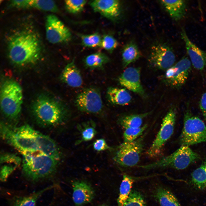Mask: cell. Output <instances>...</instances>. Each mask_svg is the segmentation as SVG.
<instances>
[{
    "label": "cell",
    "instance_id": "obj_1",
    "mask_svg": "<svg viewBox=\"0 0 206 206\" xmlns=\"http://www.w3.org/2000/svg\"><path fill=\"white\" fill-rule=\"evenodd\" d=\"M8 48L10 60L19 65L34 63L39 59L41 52L38 37L34 33L27 30L12 35L8 43Z\"/></svg>",
    "mask_w": 206,
    "mask_h": 206
},
{
    "label": "cell",
    "instance_id": "obj_2",
    "mask_svg": "<svg viewBox=\"0 0 206 206\" xmlns=\"http://www.w3.org/2000/svg\"><path fill=\"white\" fill-rule=\"evenodd\" d=\"M0 133L3 140L22 154L40 152L43 134L28 124L17 127L2 122L0 125Z\"/></svg>",
    "mask_w": 206,
    "mask_h": 206
},
{
    "label": "cell",
    "instance_id": "obj_3",
    "mask_svg": "<svg viewBox=\"0 0 206 206\" xmlns=\"http://www.w3.org/2000/svg\"><path fill=\"white\" fill-rule=\"evenodd\" d=\"M22 154V172L27 180L37 182L51 177L56 172L59 160L39 152Z\"/></svg>",
    "mask_w": 206,
    "mask_h": 206
},
{
    "label": "cell",
    "instance_id": "obj_4",
    "mask_svg": "<svg viewBox=\"0 0 206 206\" xmlns=\"http://www.w3.org/2000/svg\"><path fill=\"white\" fill-rule=\"evenodd\" d=\"M59 102L45 95L35 99L32 106V114L37 124L43 127H53L61 124L66 111Z\"/></svg>",
    "mask_w": 206,
    "mask_h": 206
},
{
    "label": "cell",
    "instance_id": "obj_5",
    "mask_svg": "<svg viewBox=\"0 0 206 206\" xmlns=\"http://www.w3.org/2000/svg\"><path fill=\"white\" fill-rule=\"evenodd\" d=\"M22 91L16 82L7 80L3 84L1 90V106L5 116L15 120L19 117L23 102Z\"/></svg>",
    "mask_w": 206,
    "mask_h": 206
},
{
    "label": "cell",
    "instance_id": "obj_6",
    "mask_svg": "<svg viewBox=\"0 0 206 206\" xmlns=\"http://www.w3.org/2000/svg\"><path fill=\"white\" fill-rule=\"evenodd\" d=\"M200 158L199 155L193 151L189 146H181L173 153L158 161L138 167L148 170L166 168L183 170Z\"/></svg>",
    "mask_w": 206,
    "mask_h": 206
},
{
    "label": "cell",
    "instance_id": "obj_7",
    "mask_svg": "<svg viewBox=\"0 0 206 206\" xmlns=\"http://www.w3.org/2000/svg\"><path fill=\"white\" fill-rule=\"evenodd\" d=\"M206 141V125L187 110L184 116L183 126L179 138L181 146H189Z\"/></svg>",
    "mask_w": 206,
    "mask_h": 206
},
{
    "label": "cell",
    "instance_id": "obj_8",
    "mask_svg": "<svg viewBox=\"0 0 206 206\" xmlns=\"http://www.w3.org/2000/svg\"><path fill=\"white\" fill-rule=\"evenodd\" d=\"M143 136L132 142H124L118 147L114 157V161L125 167L134 166L139 162L143 147Z\"/></svg>",
    "mask_w": 206,
    "mask_h": 206
},
{
    "label": "cell",
    "instance_id": "obj_9",
    "mask_svg": "<svg viewBox=\"0 0 206 206\" xmlns=\"http://www.w3.org/2000/svg\"><path fill=\"white\" fill-rule=\"evenodd\" d=\"M176 117L175 109L171 108L163 118L160 129L147 151L149 157H155L161 154L163 147L173 133Z\"/></svg>",
    "mask_w": 206,
    "mask_h": 206
},
{
    "label": "cell",
    "instance_id": "obj_10",
    "mask_svg": "<svg viewBox=\"0 0 206 206\" xmlns=\"http://www.w3.org/2000/svg\"><path fill=\"white\" fill-rule=\"evenodd\" d=\"M175 59L172 48L166 44L159 43L151 47L148 60L153 67L164 70L172 66Z\"/></svg>",
    "mask_w": 206,
    "mask_h": 206
},
{
    "label": "cell",
    "instance_id": "obj_11",
    "mask_svg": "<svg viewBox=\"0 0 206 206\" xmlns=\"http://www.w3.org/2000/svg\"><path fill=\"white\" fill-rule=\"evenodd\" d=\"M45 30L46 38L52 43L66 42L71 39V34L68 28L54 15L47 17Z\"/></svg>",
    "mask_w": 206,
    "mask_h": 206
},
{
    "label": "cell",
    "instance_id": "obj_12",
    "mask_svg": "<svg viewBox=\"0 0 206 206\" xmlns=\"http://www.w3.org/2000/svg\"><path fill=\"white\" fill-rule=\"evenodd\" d=\"M75 103L79 110L89 113H98L103 108L100 94L94 88H87L81 92L77 96Z\"/></svg>",
    "mask_w": 206,
    "mask_h": 206
},
{
    "label": "cell",
    "instance_id": "obj_13",
    "mask_svg": "<svg viewBox=\"0 0 206 206\" xmlns=\"http://www.w3.org/2000/svg\"><path fill=\"white\" fill-rule=\"evenodd\" d=\"M90 4L95 12L112 20L118 19L121 14V4L118 0H94Z\"/></svg>",
    "mask_w": 206,
    "mask_h": 206
},
{
    "label": "cell",
    "instance_id": "obj_14",
    "mask_svg": "<svg viewBox=\"0 0 206 206\" xmlns=\"http://www.w3.org/2000/svg\"><path fill=\"white\" fill-rule=\"evenodd\" d=\"M140 69L130 67L126 68L119 76V84L128 90L143 96L144 94L140 80Z\"/></svg>",
    "mask_w": 206,
    "mask_h": 206
},
{
    "label": "cell",
    "instance_id": "obj_15",
    "mask_svg": "<svg viewBox=\"0 0 206 206\" xmlns=\"http://www.w3.org/2000/svg\"><path fill=\"white\" fill-rule=\"evenodd\" d=\"M181 34L193 66L198 70H203L206 67V52L200 49L191 41L183 29L182 30Z\"/></svg>",
    "mask_w": 206,
    "mask_h": 206
},
{
    "label": "cell",
    "instance_id": "obj_16",
    "mask_svg": "<svg viewBox=\"0 0 206 206\" xmlns=\"http://www.w3.org/2000/svg\"><path fill=\"white\" fill-rule=\"evenodd\" d=\"M191 62L188 58L183 57L174 66L172 76L167 81L171 86L179 88L183 86L187 80L191 69Z\"/></svg>",
    "mask_w": 206,
    "mask_h": 206
},
{
    "label": "cell",
    "instance_id": "obj_17",
    "mask_svg": "<svg viewBox=\"0 0 206 206\" xmlns=\"http://www.w3.org/2000/svg\"><path fill=\"white\" fill-rule=\"evenodd\" d=\"M72 199L77 206L90 203L94 196V192L91 186L83 181H75L72 183Z\"/></svg>",
    "mask_w": 206,
    "mask_h": 206
},
{
    "label": "cell",
    "instance_id": "obj_18",
    "mask_svg": "<svg viewBox=\"0 0 206 206\" xmlns=\"http://www.w3.org/2000/svg\"><path fill=\"white\" fill-rule=\"evenodd\" d=\"M60 79L63 82L71 87L78 88L82 85L83 80L81 75L74 60L65 67L61 73Z\"/></svg>",
    "mask_w": 206,
    "mask_h": 206
},
{
    "label": "cell",
    "instance_id": "obj_19",
    "mask_svg": "<svg viewBox=\"0 0 206 206\" xmlns=\"http://www.w3.org/2000/svg\"><path fill=\"white\" fill-rule=\"evenodd\" d=\"M161 3L170 16L178 21L185 16L186 11V3L184 0H162Z\"/></svg>",
    "mask_w": 206,
    "mask_h": 206
},
{
    "label": "cell",
    "instance_id": "obj_20",
    "mask_svg": "<svg viewBox=\"0 0 206 206\" xmlns=\"http://www.w3.org/2000/svg\"><path fill=\"white\" fill-rule=\"evenodd\" d=\"M107 94L110 102L117 105H128L132 99L130 93L124 88L110 87L108 88Z\"/></svg>",
    "mask_w": 206,
    "mask_h": 206
},
{
    "label": "cell",
    "instance_id": "obj_21",
    "mask_svg": "<svg viewBox=\"0 0 206 206\" xmlns=\"http://www.w3.org/2000/svg\"><path fill=\"white\" fill-rule=\"evenodd\" d=\"M53 187L51 186L31 195L23 196H16L10 201L11 206H35L37 202L43 194Z\"/></svg>",
    "mask_w": 206,
    "mask_h": 206
},
{
    "label": "cell",
    "instance_id": "obj_22",
    "mask_svg": "<svg viewBox=\"0 0 206 206\" xmlns=\"http://www.w3.org/2000/svg\"><path fill=\"white\" fill-rule=\"evenodd\" d=\"M154 197L161 206H180V204L175 195L169 190L162 187H157L154 193Z\"/></svg>",
    "mask_w": 206,
    "mask_h": 206
},
{
    "label": "cell",
    "instance_id": "obj_23",
    "mask_svg": "<svg viewBox=\"0 0 206 206\" xmlns=\"http://www.w3.org/2000/svg\"><path fill=\"white\" fill-rule=\"evenodd\" d=\"M122 53L123 64L124 67L138 60L141 55L137 46L132 41L124 46Z\"/></svg>",
    "mask_w": 206,
    "mask_h": 206
},
{
    "label": "cell",
    "instance_id": "obj_24",
    "mask_svg": "<svg viewBox=\"0 0 206 206\" xmlns=\"http://www.w3.org/2000/svg\"><path fill=\"white\" fill-rule=\"evenodd\" d=\"M191 182L197 189H206V161L192 172Z\"/></svg>",
    "mask_w": 206,
    "mask_h": 206
},
{
    "label": "cell",
    "instance_id": "obj_25",
    "mask_svg": "<svg viewBox=\"0 0 206 206\" xmlns=\"http://www.w3.org/2000/svg\"><path fill=\"white\" fill-rule=\"evenodd\" d=\"M110 60L109 58L104 54L97 52L88 56L85 59V66L90 69L102 68Z\"/></svg>",
    "mask_w": 206,
    "mask_h": 206
},
{
    "label": "cell",
    "instance_id": "obj_26",
    "mask_svg": "<svg viewBox=\"0 0 206 206\" xmlns=\"http://www.w3.org/2000/svg\"><path fill=\"white\" fill-rule=\"evenodd\" d=\"M134 180L131 177L126 175H123L119 189V196L117 199L118 206H123L132 191Z\"/></svg>",
    "mask_w": 206,
    "mask_h": 206
},
{
    "label": "cell",
    "instance_id": "obj_27",
    "mask_svg": "<svg viewBox=\"0 0 206 206\" xmlns=\"http://www.w3.org/2000/svg\"><path fill=\"white\" fill-rule=\"evenodd\" d=\"M149 113L141 114H134L125 116L119 120L121 126L125 129L128 128H137L141 126L143 120Z\"/></svg>",
    "mask_w": 206,
    "mask_h": 206
},
{
    "label": "cell",
    "instance_id": "obj_28",
    "mask_svg": "<svg viewBox=\"0 0 206 206\" xmlns=\"http://www.w3.org/2000/svg\"><path fill=\"white\" fill-rule=\"evenodd\" d=\"M29 7L53 12H57L58 10L56 5L52 0H25V7Z\"/></svg>",
    "mask_w": 206,
    "mask_h": 206
},
{
    "label": "cell",
    "instance_id": "obj_29",
    "mask_svg": "<svg viewBox=\"0 0 206 206\" xmlns=\"http://www.w3.org/2000/svg\"><path fill=\"white\" fill-rule=\"evenodd\" d=\"M83 45L88 47H95L101 46L102 38L100 34L95 33L81 36Z\"/></svg>",
    "mask_w": 206,
    "mask_h": 206
},
{
    "label": "cell",
    "instance_id": "obj_30",
    "mask_svg": "<svg viewBox=\"0 0 206 206\" xmlns=\"http://www.w3.org/2000/svg\"><path fill=\"white\" fill-rule=\"evenodd\" d=\"M123 206H146L142 194L135 190H132Z\"/></svg>",
    "mask_w": 206,
    "mask_h": 206
},
{
    "label": "cell",
    "instance_id": "obj_31",
    "mask_svg": "<svg viewBox=\"0 0 206 206\" xmlns=\"http://www.w3.org/2000/svg\"><path fill=\"white\" fill-rule=\"evenodd\" d=\"M147 126L146 125H145L138 128L125 129L123 134L124 142H132L137 139L142 134Z\"/></svg>",
    "mask_w": 206,
    "mask_h": 206
},
{
    "label": "cell",
    "instance_id": "obj_32",
    "mask_svg": "<svg viewBox=\"0 0 206 206\" xmlns=\"http://www.w3.org/2000/svg\"><path fill=\"white\" fill-rule=\"evenodd\" d=\"M86 0H68L65 1L67 11L71 13H76L82 11L86 3Z\"/></svg>",
    "mask_w": 206,
    "mask_h": 206
},
{
    "label": "cell",
    "instance_id": "obj_33",
    "mask_svg": "<svg viewBox=\"0 0 206 206\" xmlns=\"http://www.w3.org/2000/svg\"><path fill=\"white\" fill-rule=\"evenodd\" d=\"M0 180L2 182L7 180L9 177L19 166L12 163L5 162H0Z\"/></svg>",
    "mask_w": 206,
    "mask_h": 206
},
{
    "label": "cell",
    "instance_id": "obj_34",
    "mask_svg": "<svg viewBox=\"0 0 206 206\" xmlns=\"http://www.w3.org/2000/svg\"><path fill=\"white\" fill-rule=\"evenodd\" d=\"M118 45L116 40L110 35H105L102 38L100 46L108 52H112Z\"/></svg>",
    "mask_w": 206,
    "mask_h": 206
},
{
    "label": "cell",
    "instance_id": "obj_35",
    "mask_svg": "<svg viewBox=\"0 0 206 206\" xmlns=\"http://www.w3.org/2000/svg\"><path fill=\"white\" fill-rule=\"evenodd\" d=\"M94 128L92 126H87L85 128L82 132L83 140L88 141L92 140L96 134Z\"/></svg>",
    "mask_w": 206,
    "mask_h": 206
},
{
    "label": "cell",
    "instance_id": "obj_36",
    "mask_svg": "<svg viewBox=\"0 0 206 206\" xmlns=\"http://www.w3.org/2000/svg\"><path fill=\"white\" fill-rule=\"evenodd\" d=\"M94 149L97 151H101L110 148L103 139L97 140L93 144Z\"/></svg>",
    "mask_w": 206,
    "mask_h": 206
},
{
    "label": "cell",
    "instance_id": "obj_37",
    "mask_svg": "<svg viewBox=\"0 0 206 206\" xmlns=\"http://www.w3.org/2000/svg\"><path fill=\"white\" fill-rule=\"evenodd\" d=\"M199 106L203 117L206 120V91L201 96L199 102Z\"/></svg>",
    "mask_w": 206,
    "mask_h": 206
},
{
    "label": "cell",
    "instance_id": "obj_38",
    "mask_svg": "<svg viewBox=\"0 0 206 206\" xmlns=\"http://www.w3.org/2000/svg\"><path fill=\"white\" fill-rule=\"evenodd\" d=\"M99 206H107L105 205H101Z\"/></svg>",
    "mask_w": 206,
    "mask_h": 206
}]
</instances>
